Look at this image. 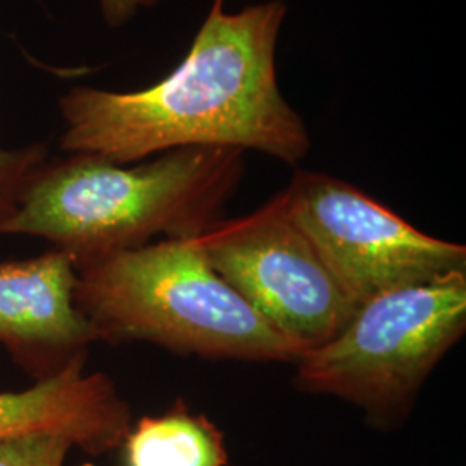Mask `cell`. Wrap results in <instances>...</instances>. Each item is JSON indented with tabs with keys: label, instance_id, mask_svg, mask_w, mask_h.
<instances>
[{
	"label": "cell",
	"instance_id": "5b68a950",
	"mask_svg": "<svg viewBox=\"0 0 466 466\" xmlns=\"http://www.w3.org/2000/svg\"><path fill=\"white\" fill-rule=\"evenodd\" d=\"M294 223L358 309L383 294L466 271V248L423 233L358 187L298 169L282 190Z\"/></svg>",
	"mask_w": 466,
	"mask_h": 466
},
{
	"label": "cell",
	"instance_id": "7c38bea8",
	"mask_svg": "<svg viewBox=\"0 0 466 466\" xmlns=\"http://www.w3.org/2000/svg\"><path fill=\"white\" fill-rule=\"evenodd\" d=\"M159 2L163 0H99L100 16L109 28L116 30Z\"/></svg>",
	"mask_w": 466,
	"mask_h": 466
},
{
	"label": "cell",
	"instance_id": "8992f818",
	"mask_svg": "<svg viewBox=\"0 0 466 466\" xmlns=\"http://www.w3.org/2000/svg\"><path fill=\"white\" fill-rule=\"evenodd\" d=\"M194 242L242 299L308 350L332 340L356 313L289 215L282 190L246 217L218 219Z\"/></svg>",
	"mask_w": 466,
	"mask_h": 466
},
{
	"label": "cell",
	"instance_id": "52a82bcc",
	"mask_svg": "<svg viewBox=\"0 0 466 466\" xmlns=\"http://www.w3.org/2000/svg\"><path fill=\"white\" fill-rule=\"evenodd\" d=\"M76 277L75 258L52 248L0 261V346L34 382L88 356L99 342L76 308Z\"/></svg>",
	"mask_w": 466,
	"mask_h": 466
},
{
	"label": "cell",
	"instance_id": "30bf717a",
	"mask_svg": "<svg viewBox=\"0 0 466 466\" xmlns=\"http://www.w3.org/2000/svg\"><path fill=\"white\" fill-rule=\"evenodd\" d=\"M49 157L46 142L16 147L0 146V225L16 213L26 187Z\"/></svg>",
	"mask_w": 466,
	"mask_h": 466
},
{
	"label": "cell",
	"instance_id": "6da1fadb",
	"mask_svg": "<svg viewBox=\"0 0 466 466\" xmlns=\"http://www.w3.org/2000/svg\"><path fill=\"white\" fill-rule=\"evenodd\" d=\"M215 0L182 63L135 92L78 85L59 97L66 154L134 165L169 150H256L296 167L311 150L306 121L285 99L277 50L283 0L228 13Z\"/></svg>",
	"mask_w": 466,
	"mask_h": 466
},
{
	"label": "cell",
	"instance_id": "9c48e42d",
	"mask_svg": "<svg viewBox=\"0 0 466 466\" xmlns=\"http://www.w3.org/2000/svg\"><path fill=\"white\" fill-rule=\"evenodd\" d=\"M123 466H228L225 433L177 400L161 415L132 423L119 446Z\"/></svg>",
	"mask_w": 466,
	"mask_h": 466
},
{
	"label": "cell",
	"instance_id": "ba28073f",
	"mask_svg": "<svg viewBox=\"0 0 466 466\" xmlns=\"http://www.w3.org/2000/svg\"><path fill=\"white\" fill-rule=\"evenodd\" d=\"M78 358L23 390L0 392V441L28 433H57L90 456L119 450L130 431L132 408L102 371Z\"/></svg>",
	"mask_w": 466,
	"mask_h": 466
},
{
	"label": "cell",
	"instance_id": "3957f363",
	"mask_svg": "<svg viewBox=\"0 0 466 466\" xmlns=\"http://www.w3.org/2000/svg\"><path fill=\"white\" fill-rule=\"evenodd\" d=\"M76 268V308L102 342L290 365L308 350L242 299L194 238L156 240Z\"/></svg>",
	"mask_w": 466,
	"mask_h": 466
},
{
	"label": "cell",
	"instance_id": "277c9868",
	"mask_svg": "<svg viewBox=\"0 0 466 466\" xmlns=\"http://www.w3.org/2000/svg\"><path fill=\"white\" fill-rule=\"evenodd\" d=\"M466 332V271L383 294L332 340L306 350L294 385L358 406L377 429L410 417L418 394Z\"/></svg>",
	"mask_w": 466,
	"mask_h": 466
},
{
	"label": "cell",
	"instance_id": "8fae6325",
	"mask_svg": "<svg viewBox=\"0 0 466 466\" xmlns=\"http://www.w3.org/2000/svg\"><path fill=\"white\" fill-rule=\"evenodd\" d=\"M73 444L57 433H28L0 441V466H65Z\"/></svg>",
	"mask_w": 466,
	"mask_h": 466
},
{
	"label": "cell",
	"instance_id": "7a4b0ae2",
	"mask_svg": "<svg viewBox=\"0 0 466 466\" xmlns=\"http://www.w3.org/2000/svg\"><path fill=\"white\" fill-rule=\"evenodd\" d=\"M246 173V152L185 147L134 165L92 154L47 159L0 237H34L76 267L165 238H194L217 223Z\"/></svg>",
	"mask_w": 466,
	"mask_h": 466
}]
</instances>
